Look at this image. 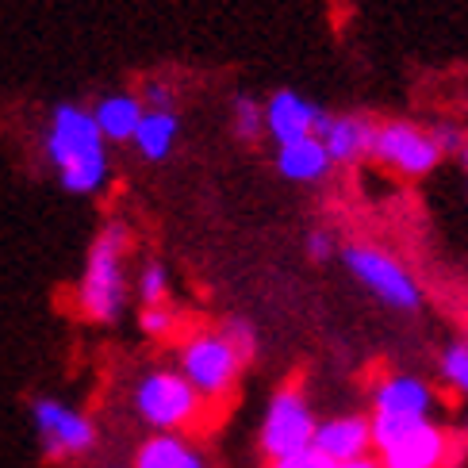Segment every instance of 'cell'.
Returning a JSON list of instances; mask_svg holds the SVG:
<instances>
[{"instance_id": "1", "label": "cell", "mask_w": 468, "mask_h": 468, "mask_svg": "<svg viewBox=\"0 0 468 468\" xmlns=\"http://www.w3.org/2000/svg\"><path fill=\"white\" fill-rule=\"evenodd\" d=\"M43 150L50 165L58 169L66 192L89 197L108 181V154H104V134L96 127L92 112L77 104H58L50 112V127Z\"/></svg>"}, {"instance_id": "2", "label": "cell", "mask_w": 468, "mask_h": 468, "mask_svg": "<svg viewBox=\"0 0 468 468\" xmlns=\"http://www.w3.org/2000/svg\"><path fill=\"white\" fill-rule=\"evenodd\" d=\"M131 246V234L123 223H108L89 250L85 277L77 288V307L92 323H112L127 300V277H123V253Z\"/></svg>"}, {"instance_id": "3", "label": "cell", "mask_w": 468, "mask_h": 468, "mask_svg": "<svg viewBox=\"0 0 468 468\" xmlns=\"http://www.w3.org/2000/svg\"><path fill=\"white\" fill-rule=\"evenodd\" d=\"M134 411L162 434H177L197 426L204 399L185 380L181 368H150V373L134 384Z\"/></svg>"}, {"instance_id": "4", "label": "cell", "mask_w": 468, "mask_h": 468, "mask_svg": "<svg viewBox=\"0 0 468 468\" xmlns=\"http://www.w3.org/2000/svg\"><path fill=\"white\" fill-rule=\"evenodd\" d=\"M242 368L246 365L223 338V330H197L181 346V373L200 392L204 403H223L239 384Z\"/></svg>"}, {"instance_id": "5", "label": "cell", "mask_w": 468, "mask_h": 468, "mask_svg": "<svg viewBox=\"0 0 468 468\" xmlns=\"http://www.w3.org/2000/svg\"><path fill=\"white\" fill-rule=\"evenodd\" d=\"M315 415H311V403L300 388H281L272 396L265 422H261V453L269 461H284L296 457L303 450H311L315 441Z\"/></svg>"}, {"instance_id": "6", "label": "cell", "mask_w": 468, "mask_h": 468, "mask_svg": "<svg viewBox=\"0 0 468 468\" xmlns=\"http://www.w3.org/2000/svg\"><path fill=\"white\" fill-rule=\"evenodd\" d=\"M346 269L354 272V277L373 292V296L388 307H396V311H419L422 307V292L419 284L411 281V272H407L396 258H388L384 250H373V246H349L346 253Z\"/></svg>"}, {"instance_id": "7", "label": "cell", "mask_w": 468, "mask_h": 468, "mask_svg": "<svg viewBox=\"0 0 468 468\" xmlns=\"http://www.w3.org/2000/svg\"><path fill=\"white\" fill-rule=\"evenodd\" d=\"M373 158L380 165H388L399 177H426L438 162H441V150L434 146L431 131L419 127V123H403V120H392V123H377V134H373Z\"/></svg>"}, {"instance_id": "8", "label": "cell", "mask_w": 468, "mask_h": 468, "mask_svg": "<svg viewBox=\"0 0 468 468\" xmlns=\"http://www.w3.org/2000/svg\"><path fill=\"white\" fill-rule=\"evenodd\" d=\"M31 419H35L38 445H43L47 461L81 457V453L92 450V441H96V426L81 411H73V407L58 403V399H35Z\"/></svg>"}, {"instance_id": "9", "label": "cell", "mask_w": 468, "mask_h": 468, "mask_svg": "<svg viewBox=\"0 0 468 468\" xmlns=\"http://www.w3.org/2000/svg\"><path fill=\"white\" fill-rule=\"evenodd\" d=\"M461 457V445L453 441L450 431H441L438 422L422 419L407 438L388 445L380 453L384 468H453Z\"/></svg>"}, {"instance_id": "10", "label": "cell", "mask_w": 468, "mask_h": 468, "mask_svg": "<svg viewBox=\"0 0 468 468\" xmlns=\"http://www.w3.org/2000/svg\"><path fill=\"white\" fill-rule=\"evenodd\" d=\"M373 134H377V123L368 115L323 112V120L315 127V139L323 143L330 165H354L361 158H373Z\"/></svg>"}, {"instance_id": "11", "label": "cell", "mask_w": 468, "mask_h": 468, "mask_svg": "<svg viewBox=\"0 0 468 468\" xmlns=\"http://www.w3.org/2000/svg\"><path fill=\"white\" fill-rule=\"evenodd\" d=\"M311 450L319 457H326L330 464H346V461H357L373 450V431H368V419L361 415H338V419H326L315 426V441Z\"/></svg>"}, {"instance_id": "12", "label": "cell", "mask_w": 468, "mask_h": 468, "mask_svg": "<svg viewBox=\"0 0 468 468\" xmlns=\"http://www.w3.org/2000/svg\"><path fill=\"white\" fill-rule=\"evenodd\" d=\"M319 120H323V108L307 104L300 92H288V89H281V92L265 104V131L272 134V139H277V146L315 134Z\"/></svg>"}, {"instance_id": "13", "label": "cell", "mask_w": 468, "mask_h": 468, "mask_svg": "<svg viewBox=\"0 0 468 468\" xmlns=\"http://www.w3.org/2000/svg\"><path fill=\"white\" fill-rule=\"evenodd\" d=\"M434 388L419 377H388L373 388V411L377 415H407V419H431L434 411Z\"/></svg>"}, {"instance_id": "14", "label": "cell", "mask_w": 468, "mask_h": 468, "mask_svg": "<svg viewBox=\"0 0 468 468\" xmlns=\"http://www.w3.org/2000/svg\"><path fill=\"white\" fill-rule=\"evenodd\" d=\"M143 115H146V104L131 92H112L92 108V120L101 127L104 143H131L143 123Z\"/></svg>"}, {"instance_id": "15", "label": "cell", "mask_w": 468, "mask_h": 468, "mask_svg": "<svg viewBox=\"0 0 468 468\" xmlns=\"http://www.w3.org/2000/svg\"><path fill=\"white\" fill-rule=\"evenodd\" d=\"M277 169L288 181L311 185V181H323L330 173V158H326V150H323V143L315 139V134H307V139L277 146Z\"/></svg>"}, {"instance_id": "16", "label": "cell", "mask_w": 468, "mask_h": 468, "mask_svg": "<svg viewBox=\"0 0 468 468\" xmlns=\"http://www.w3.org/2000/svg\"><path fill=\"white\" fill-rule=\"evenodd\" d=\"M131 143L139 146V154H143V158H150V162L169 158L173 143H177V115H173V112H150L146 108L143 123H139V131H134Z\"/></svg>"}, {"instance_id": "17", "label": "cell", "mask_w": 468, "mask_h": 468, "mask_svg": "<svg viewBox=\"0 0 468 468\" xmlns=\"http://www.w3.org/2000/svg\"><path fill=\"white\" fill-rule=\"evenodd\" d=\"M188 461H192V450L177 434H154L134 453V468H185Z\"/></svg>"}, {"instance_id": "18", "label": "cell", "mask_w": 468, "mask_h": 468, "mask_svg": "<svg viewBox=\"0 0 468 468\" xmlns=\"http://www.w3.org/2000/svg\"><path fill=\"white\" fill-rule=\"evenodd\" d=\"M234 131H239L242 143H258L261 139L265 112L258 108V101H250V96H239V101H234Z\"/></svg>"}, {"instance_id": "19", "label": "cell", "mask_w": 468, "mask_h": 468, "mask_svg": "<svg viewBox=\"0 0 468 468\" xmlns=\"http://www.w3.org/2000/svg\"><path fill=\"white\" fill-rule=\"evenodd\" d=\"M139 300H143V307L169 303V272H165V265L150 261V265L139 272Z\"/></svg>"}, {"instance_id": "20", "label": "cell", "mask_w": 468, "mask_h": 468, "mask_svg": "<svg viewBox=\"0 0 468 468\" xmlns=\"http://www.w3.org/2000/svg\"><path fill=\"white\" fill-rule=\"evenodd\" d=\"M441 377L450 380L461 396H468V342H453L441 354Z\"/></svg>"}, {"instance_id": "21", "label": "cell", "mask_w": 468, "mask_h": 468, "mask_svg": "<svg viewBox=\"0 0 468 468\" xmlns=\"http://www.w3.org/2000/svg\"><path fill=\"white\" fill-rule=\"evenodd\" d=\"M223 338L234 346V354L242 357V365L258 354V330H253L246 319H227L223 323Z\"/></svg>"}, {"instance_id": "22", "label": "cell", "mask_w": 468, "mask_h": 468, "mask_svg": "<svg viewBox=\"0 0 468 468\" xmlns=\"http://www.w3.org/2000/svg\"><path fill=\"white\" fill-rule=\"evenodd\" d=\"M143 330L150 338H169L173 330H177V311L169 303H158V307H143Z\"/></svg>"}, {"instance_id": "23", "label": "cell", "mask_w": 468, "mask_h": 468, "mask_svg": "<svg viewBox=\"0 0 468 468\" xmlns=\"http://www.w3.org/2000/svg\"><path fill=\"white\" fill-rule=\"evenodd\" d=\"M431 139H434V146L441 150V158H445V154H464V150H468V134H464L457 123H438V127H431Z\"/></svg>"}, {"instance_id": "24", "label": "cell", "mask_w": 468, "mask_h": 468, "mask_svg": "<svg viewBox=\"0 0 468 468\" xmlns=\"http://www.w3.org/2000/svg\"><path fill=\"white\" fill-rule=\"evenodd\" d=\"M272 468H335L326 457H319L315 450H303L296 457H284V461H272Z\"/></svg>"}, {"instance_id": "25", "label": "cell", "mask_w": 468, "mask_h": 468, "mask_svg": "<svg viewBox=\"0 0 468 468\" xmlns=\"http://www.w3.org/2000/svg\"><path fill=\"white\" fill-rule=\"evenodd\" d=\"M307 253L315 261H326L330 253H335V239H330V230H311L307 234Z\"/></svg>"}, {"instance_id": "26", "label": "cell", "mask_w": 468, "mask_h": 468, "mask_svg": "<svg viewBox=\"0 0 468 468\" xmlns=\"http://www.w3.org/2000/svg\"><path fill=\"white\" fill-rule=\"evenodd\" d=\"M146 104H150V112H169V104H173L169 85L150 81V85H146Z\"/></svg>"}, {"instance_id": "27", "label": "cell", "mask_w": 468, "mask_h": 468, "mask_svg": "<svg viewBox=\"0 0 468 468\" xmlns=\"http://www.w3.org/2000/svg\"><path fill=\"white\" fill-rule=\"evenodd\" d=\"M335 468H384V464H380V457L365 453V457H357V461H346V464H335Z\"/></svg>"}, {"instance_id": "28", "label": "cell", "mask_w": 468, "mask_h": 468, "mask_svg": "<svg viewBox=\"0 0 468 468\" xmlns=\"http://www.w3.org/2000/svg\"><path fill=\"white\" fill-rule=\"evenodd\" d=\"M185 468H204V461H200V457H197V453H192V461H188V464H185Z\"/></svg>"}, {"instance_id": "29", "label": "cell", "mask_w": 468, "mask_h": 468, "mask_svg": "<svg viewBox=\"0 0 468 468\" xmlns=\"http://www.w3.org/2000/svg\"><path fill=\"white\" fill-rule=\"evenodd\" d=\"M461 438H464V445H468V422H464V434H461Z\"/></svg>"}]
</instances>
